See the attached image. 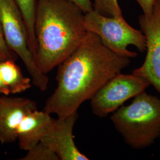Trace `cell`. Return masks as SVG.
I'll list each match as a JSON object with an SVG mask.
<instances>
[{
  "instance_id": "6da1fadb",
  "label": "cell",
  "mask_w": 160,
  "mask_h": 160,
  "mask_svg": "<svg viewBox=\"0 0 160 160\" xmlns=\"http://www.w3.org/2000/svg\"><path fill=\"white\" fill-rule=\"evenodd\" d=\"M130 63V58L112 51L97 34L87 32L74 51L58 65L57 86L43 110L58 118L77 112L82 103Z\"/></svg>"
},
{
  "instance_id": "7a4b0ae2",
  "label": "cell",
  "mask_w": 160,
  "mask_h": 160,
  "mask_svg": "<svg viewBox=\"0 0 160 160\" xmlns=\"http://www.w3.org/2000/svg\"><path fill=\"white\" fill-rule=\"evenodd\" d=\"M85 13L71 0H38L34 17L36 62L46 74L84 38Z\"/></svg>"
},
{
  "instance_id": "3957f363",
  "label": "cell",
  "mask_w": 160,
  "mask_h": 160,
  "mask_svg": "<svg viewBox=\"0 0 160 160\" xmlns=\"http://www.w3.org/2000/svg\"><path fill=\"white\" fill-rule=\"evenodd\" d=\"M110 119L128 145L147 148L160 138V98L144 91L130 104L117 109Z\"/></svg>"
},
{
  "instance_id": "277c9868",
  "label": "cell",
  "mask_w": 160,
  "mask_h": 160,
  "mask_svg": "<svg viewBox=\"0 0 160 160\" xmlns=\"http://www.w3.org/2000/svg\"><path fill=\"white\" fill-rule=\"evenodd\" d=\"M84 26L87 32L97 34L104 46L118 55L130 58L137 57V53L128 49L131 45L140 52L146 51L145 34L132 27L124 17L107 16L93 10L85 13Z\"/></svg>"
},
{
  "instance_id": "5b68a950",
  "label": "cell",
  "mask_w": 160,
  "mask_h": 160,
  "mask_svg": "<svg viewBox=\"0 0 160 160\" xmlns=\"http://www.w3.org/2000/svg\"><path fill=\"white\" fill-rule=\"evenodd\" d=\"M0 24L8 46L22 60L33 84L46 91L49 80L38 68L30 49L24 20L16 0H0Z\"/></svg>"
},
{
  "instance_id": "8992f818",
  "label": "cell",
  "mask_w": 160,
  "mask_h": 160,
  "mask_svg": "<svg viewBox=\"0 0 160 160\" xmlns=\"http://www.w3.org/2000/svg\"><path fill=\"white\" fill-rule=\"evenodd\" d=\"M149 86L142 77L119 73L105 83L90 99L92 112L97 117L105 118L129 99L145 91Z\"/></svg>"
},
{
  "instance_id": "52a82bcc",
  "label": "cell",
  "mask_w": 160,
  "mask_h": 160,
  "mask_svg": "<svg viewBox=\"0 0 160 160\" xmlns=\"http://www.w3.org/2000/svg\"><path fill=\"white\" fill-rule=\"evenodd\" d=\"M140 30L147 39L146 57L132 74L142 77L160 93V0H156L153 14L139 17Z\"/></svg>"
},
{
  "instance_id": "ba28073f",
  "label": "cell",
  "mask_w": 160,
  "mask_h": 160,
  "mask_svg": "<svg viewBox=\"0 0 160 160\" xmlns=\"http://www.w3.org/2000/svg\"><path fill=\"white\" fill-rule=\"evenodd\" d=\"M78 114L76 112L52 122L41 142L57 155L59 160H88L89 158L77 147L73 130Z\"/></svg>"
},
{
  "instance_id": "9c48e42d",
  "label": "cell",
  "mask_w": 160,
  "mask_h": 160,
  "mask_svg": "<svg viewBox=\"0 0 160 160\" xmlns=\"http://www.w3.org/2000/svg\"><path fill=\"white\" fill-rule=\"evenodd\" d=\"M36 109V103L29 98L0 96V143L14 142L22 120Z\"/></svg>"
},
{
  "instance_id": "30bf717a",
  "label": "cell",
  "mask_w": 160,
  "mask_h": 160,
  "mask_svg": "<svg viewBox=\"0 0 160 160\" xmlns=\"http://www.w3.org/2000/svg\"><path fill=\"white\" fill-rule=\"evenodd\" d=\"M53 120L51 114L43 110L36 109L24 116L18 128L20 148L28 151L34 147L43 137Z\"/></svg>"
},
{
  "instance_id": "8fae6325",
  "label": "cell",
  "mask_w": 160,
  "mask_h": 160,
  "mask_svg": "<svg viewBox=\"0 0 160 160\" xmlns=\"http://www.w3.org/2000/svg\"><path fill=\"white\" fill-rule=\"evenodd\" d=\"M15 61L8 59L0 63V77L12 94L22 93L32 87V80L23 75Z\"/></svg>"
},
{
  "instance_id": "7c38bea8",
  "label": "cell",
  "mask_w": 160,
  "mask_h": 160,
  "mask_svg": "<svg viewBox=\"0 0 160 160\" xmlns=\"http://www.w3.org/2000/svg\"><path fill=\"white\" fill-rule=\"evenodd\" d=\"M38 0H16L22 12L27 29L30 49L34 58L36 53V39L34 32V17Z\"/></svg>"
},
{
  "instance_id": "4fadbf2b",
  "label": "cell",
  "mask_w": 160,
  "mask_h": 160,
  "mask_svg": "<svg viewBox=\"0 0 160 160\" xmlns=\"http://www.w3.org/2000/svg\"><path fill=\"white\" fill-rule=\"evenodd\" d=\"M93 10L107 16L123 18L118 0H92Z\"/></svg>"
},
{
  "instance_id": "5bb4252c",
  "label": "cell",
  "mask_w": 160,
  "mask_h": 160,
  "mask_svg": "<svg viewBox=\"0 0 160 160\" xmlns=\"http://www.w3.org/2000/svg\"><path fill=\"white\" fill-rule=\"evenodd\" d=\"M20 160H59L57 155L46 144L40 141L34 147L28 151Z\"/></svg>"
},
{
  "instance_id": "9a60e30c",
  "label": "cell",
  "mask_w": 160,
  "mask_h": 160,
  "mask_svg": "<svg viewBox=\"0 0 160 160\" xmlns=\"http://www.w3.org/2000/svg\"><path fill=\"white\" fill-rule=\"evenodd\" d=\"M17 57V55L8 46L0 24V63L8 59L16 61Z\"/></svg>"
},
{
  "instance_id": "2e32d148",
  "label": "cell",
  "mask_w": 160,
  "mask_h": 160,
  "mask_svg": "<svg viewBox=\"0 0 160 160\" xmlns=\"http://www.w3.org/2000/svg\"><path fill=\"white\" fill-rule=\"evenodd\" d=\"M143 12L146 17H150L153 14L156 0H135Z\"/></svg>"
},
{
  "instance_id": "e0dca14e",
  "label": "cell",
  "mask_w": 160,
  "mask_h": 160,
  "mask_svg": "<svg viewBox=\"0 0 160 160\" xmlns=\"http://www.w3.org/2000/svg\"><path fill=\"white\" fill-rule=\"evenodd\" d=\"M77 6H78L84 13H87L93 10L92 0H71Z\"/></svg>"
},
{
  "instance_id": "ac0fdd59",
  "label": "cell",
  "mask_w": 160,
  "mask_h": 160,
  "mask_svg": "<svg viewBox=\"0 0 160 160\" xmlns=\"http://www.w3.org/2000/svg\"><path fill=\"white\" fill-rule=\"evenodd\" d=\"M11 94L10 90L4 83L2 79L0 77V94L9 96Z\"/></svg>"
}]
</instances>
